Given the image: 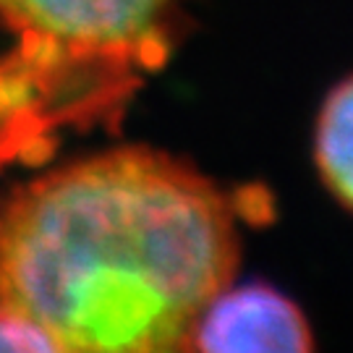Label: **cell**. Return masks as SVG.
<instances>
[{"label": "cell", "mask_w": 353, "mask_h": 353, "mask_svg": "<svg viewBox=\"0 0 353 353\" xmlns=\"http://www.w3.org/2000/svg\"><path fill=\"white\" fill-rule=\"evenodd\" d=\"M176 0H0L21 45L74 63L139 76L165 58Z\"/></svg>", "instance_id": "2"}, {"label": "cell", "mask_w": 353, "mask_h": 353, "mask_svg": "<svg viewBox=\"0 0 353 353\" xmlns=\"http://www.w3.org/2000/svg\"><path fill=\"white\" fill-rule=\"evenodd\" d=\"M236 265L233 204L154 150L63 165L0 207V314L58 351H189Z\"/></svg>", "instance_id": "1"}, {"label": "cell", "mask_w": 353, "mask_h": 353, "mask_svg": "<svg viewBox=\"0 0 353 353\" xmlns=\"http://www.w3.org/2000/svg\"><path fill=\"white\" fill-rule=\"evenodd\" d=\"M0 351H58L48 332L34 327L32 322L0 314Z\"/></svg>", "instance_id": "5"}, {"label": "cell", "mask_w": 353, "mask_h": 353, "mask_svg": "<svg viewBox=\"0 0 353 353\" xmlns=\"http://www.w3.org/2000/svg\"><path fill=\"white\" fill-rule=\"evenodd\" d=\"M314 348V330L296 301L267 283L220 288L204 306L189 351L303 353Z\"/></svg>", "instance_id": "3"}, {"label": "cell", "mask_w": 353, "mask_h": 353, "mask_svg": "<svg viewBox=\"0 0 353 353\" xmlns=\"http://www.w3.org/2000/svg\"><path fill=\"white\" fill-rule=\"evenodd\" d=\"M314 165L332 199L353 212V74L322 100L314 123Z\"/></svg>", "instance_id": "4"}]
</instances>
